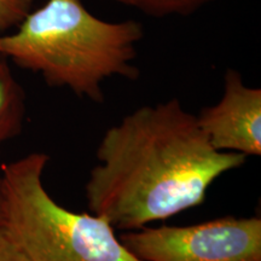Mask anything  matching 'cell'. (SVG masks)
Here are the masks:
<instances>
[{
  "label": "cell",
  "mask_w": 261,
  "mask_h": 261,
  "mask_svg": "<svg viewBox=\"0 0 261 261\" xmlns=\"http://www.w3.org/2000/svg\"><path fill=\"white\" fill-rule=\"evenodd\" d=\"M85 185L87 207L119 230H138L201 205L208 189L247 156L218 151L173 98L140 107L104 133Z\"/></svg>",
  "instance_id": "1"
},
{
  "label": "cell",
  "mask_w": 261,
  "mask_h": 261,
  "mask_svg": "<svg viewBox=\"0 0 261 261\" xmlns=\"http://www.w3.org/2000/svg\"><path fill=\"white\" fill-rule=\"evenodd\" d=\"M143 35L139 22L103 21L81 0H46L14 34L0 37V54L41 74L50 86L68 87L76 96L103 103L108 77L138 79L132 62Z\"/></svg>",
  "instance_id": "2"
},
{
  "label": "cell",
  "mask_w": 261,
  "mask_h": 261,
  "mask_svg": "<svg viewBox=\"0 0 261 261\" xmlns=\"http://www.w3.org/2000/svg\"><path fill=\"white\" fill-rule=\"evenodd\" d=\"M48 155L32 152L4 165V226L29 261H143L103 217L74 213L45 189Z\"/></svg>",
  "instance_id": "3"
},
{
  "label": "cell",
  "mask_w": 261,
  "mask_h": 261,
  "mask_svg": "<svg viewBox=\"0 0 261 261\" xmlns=\"http://www.w3.org/2000/svg\"><path fill=\"white\" fill-rule=\"evenodd\" d=\"M143 261H261L260 217L142 227L119 237Z\"/></svg>",
  "instance_id": "4"
},
{
  "label": "cell",
  "mask_w": 261,
  "mask_h": 261,
  "mask_svg": "<svg viewBox=\"0 0 261 261\" xmlns=\"http://www.w3.org/2000/svg\"><path fill=\"white\" fill-rule=\"evenodd\" d=\"M196 119L218 151L261 155V90L244 85L237 70H226L221 99Z\"/></svg>",
  "instance_id": "5"
},
{
  "label": "cell",
  "mask_w": 261,
  "mask_h": 261,
  "mask_svg": "<svg viewBox=\"0 0 261 261\" xmlns=\"http://www.w3.org/2000/svg\"><path fill=\"white\" fill-rule=\"evenodd\" d=\"M25 112L23 87L12 73L9 58L0 54V151L22 132Z\"/></svg>",
  "instance_id": "6"
},
{
  "label": "cell",
  "mask_w": 261,
  "mask_h": 261,
  "mask_svg": "<svg viewBox=\"0 0 261 261\" xmlns=\"http://www.w3.org/2000/svg\"><path fill=\"white\" fill-rule=\"evenodd\" d=\"M116 2L138 9L139 11L149 16L165 17L169 15H190L213 0H116Z\"/></svg>",
  "instance_id": "7"
},
{
  "label": "cell",
  "mask_w": 261,
  "mask_h": 261,
  "mask_svg": "<svg viewBox=\"0 0 261 261\" xmlns=\"http://www.w3.org/2000/svg\"><path fill=\"white\" fill-rule=\"evenodd\" d=\"M34 0H0V32L18 27L32 11Z\"/></svg>",
  "instance_id": "8"
},
{
  "label": "cell",
  "mask_w": 261,
  "mask_h": 261,
  "mask_svg": "<svg viewBox=\"0 0 261 261\" xmlns=\"http://www.w3.org/2000/svg\"><path fill=\"white\" fill-rule=\"evenodd\" d=\"M0 261H29L5 226L0 227Z\"/></svg>",
  "instance_id": "9"
},
{
  "label": "cell",
  "mask_w": 261,
  "mask_h": 261,
  "mask_svg": "<svg viewBox=\"0 0 261 261\" xmlns=\"http://www.w3.org/2000/svg\"><path fill=\"white\" fill-rule=\"evenodd\" d=\"M5 224V194L4 187H3V180L0 177V227L4 226Z\"/></svg>",
  "instance_id": "10"
}]
</instances>
